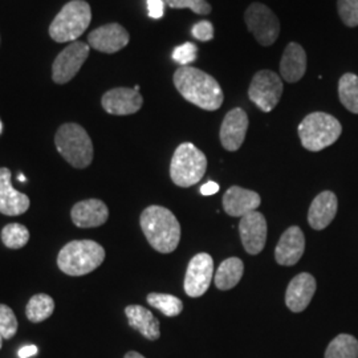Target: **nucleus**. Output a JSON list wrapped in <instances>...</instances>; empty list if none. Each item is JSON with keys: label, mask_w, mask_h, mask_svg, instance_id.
<instances>
[{"label": "nucleus", "mask_w": 358, "mask_h": 358, "mask_svg": "<svg viewBox=\"0 0 358 358\" xmlns=\"http://www.w3.org/2000/svg\"><path fill=\"white\" fill-rule=\"evenodd\" d=\"M174 85L185 100L203 110H217L223 103V90L217 80L194 66H180L174 73Z\"/></svg>", "instance_id": "obj_1"}, {"label": "nucleus", "mask_w": 358, "mask_h": 358, "mask_svg": "<svg viewBox=\"0 0 358 358\" xmlns=\"http://www.w3.org/2000/svg\"><path fill=\"white\" fill-rule=\"evenodd\" d=\"M142 232L155 251L170 254L180 241V224L176 215L162 206H149L140 217Z\"/></svg>", "instance_id": "obj_2"}, {"label": "nucleus", "mask_w": 358, "mask_h": 358, "mask_svg": "<svg viewBox=\"0 0 358 358\" xmlns=\"http://www.w3.org/2000/svg\"><path fill=\"white\" fill-rule=\"evenodd\" d=\"M105 256L103 245L94 241H72L60 250L57 267L68 276H84L99 268Z\"/></svg>", "instance_id": "obj_3"}, {"label": "nucleus", "mask_w": 358, "mask_h": 358, "mask_svg": "<svg viewBox=\"0 0 358 358\" xmlns=\"http://www.w3.org/2000/svg\"><path fill=\"white\" fill-rule=\"evenodd\" d=\"M55 145L57 152L71 166L85 169L93 161V143L87 130L78 124H64L56 131Z\"/></svg>", "instance_id": "obj_4"}, {"label": "nucleus", "mask_w": 358, "mask_h": 358, "mask_svg": "<svg viewBox=\"0 0 358 358\" xmlns=\"http://www.w3.org/2000/svg\"><path fill=\"white\" fill-rule=\"evenodd\" d=\"M297 130L301 145L307 150L320 152L340 138L343 127L333 115L315 112L301 121Z\"/></svg>", "instance_id": "obj_5"}, {"label": "nucleus", "mask_w": 358, "mask_h": 358, "mask_svg": "<svg viewBox=\"0 0 358 358\" xmlns=\"http://www.w3.org/2000/svg\"><path fill=\"white\" fill-rule=\"evenodd\" d=\"M207 169V158L192 142L180 143L170 164V177L179 187H192L201 182Z\"/></svg>", "instance_id": "obj_6"}, {"label": "nucleus", "mask_w": 358, "mask_h": 358, "mask_svg": "<svg viewBox=\"0 0 358 358\" xmlns=\"http://www.w3.org/2000/svg\"><path fill=\"white\" fill-rule=\"evenodd\" d=\"M92 20L90 6L84 0L66 3L50 26V36L56 43L75 41L90 27Z\"/></svg>", "instance_id": "obj_7"}, {"label": "nucleus", "mask_w": 358, "mask_h": 358, "mask_svg": "<svg viewBox=\"0 0 358 358\" xmlns=\"http://www.w3.org/2000/svg\"><path fill=\"white\" fill-rule=\"evenodd\" d=\"M244 20L259 44L269 47L279 38V19L267 6L262 3H252L245 10Z\"/></svg>", "instance_id": "obj_8"}, {"label": "nucleus", "mask_w": 358, "mask_h": 358, "mask_svg": "<svg viewBox=\"0 0 358 358\" xmlns=\"http://www.w3.org/2000/svg\"><path fill=\"white\" fill-rule=\"evenodd\" d=\"M282 94V78L272 71H259L252 78L248 90L250 100L266 113L276 108Z\"/></svg>", "instance_id": "obj_9"}, {"label": "nucleus", "mask_w": 358, "mask_h": 358, "mask_svg": "<svg viewBox=\"0 0 358 358\" xmlns=\"http://www.w3.org/2000/svg\"><path fill=\"white\" fill-rule=\"evenodd\" d=\"M88 56H90L88 44L81 41H73L72 44H69L64 51L57 55V57L55 59V63L52 65L53 81L56 84H66L68 81H71L81 69Z\"/></svg>", "instance_id": "obj_10"}, {"label": "nucleus", "mask_w": 358, "mask_h": 358, "mask_svg": "<svg viewBox=\"0 0 358 358\" xmlns=\"http://www.w3.org/2000/svg\"><path fill=\"white\" fill-rule=\"evenodd\" d=\"M214 275V260L213 257L201 252L192 256L185 275L183 288L190 297H201L207 292Z\"/></svg>", "instance_id": "obj_11"}, {"label": "nucleus", "mask_w": 358, "mask_h": 358, "mask_svg": "<svg viewBox=\"0 0 358 358\" xmlns=\"http://www.w3.org/2000/svg\"><path fill=\"white\" fill-rule=\"evenodd\" d=\"M267 220L259 211H252L241 219L239 234L245 252L257 255L264 250L267 242Z\"/></svg>", "instance_id": "obj_12"}, {"label": "nucleus", "mask_w": 358, "mask_h": 358, "mask_svg": "<svg viewBox=\"0 0 358 358\" xmlns=\"http://www.w3.org/2000/svg\"><path fill=\"white\" fill-rule=\"evenodd\" d=\"M248 129V117L242 108L230 110L220 127V143L229 152H236L241 149L245 140Z\"/></svg>", "instance_id": "obj_13"}, {"label": "nucleus", "mask_w": 358, "mask_h": 358, "mask_svg": "<svg viewBox=\"0 0 358 358\" xmlns=\"http://www.w3.org/2000/svg\"><path fill=\"white\" fill-rule=\"evenodd\" d=\"M128 31L117 23L105 24L92 31L88 36V44L96 51L115 53L129 44Z\"/></svg>", "instance_id": "obj_14"}, {"label": "nucleus", "mask_w": 358, "mask_h": 358, "mask_svg": "<svg viewBox=\"0 0 358 358\" xmlns=\"http://www.w3.org/2000/svg\"><path fill=\"white\" fill-rule=\"evenodd\" d=\"M29 198L26 194L15 190L11 182V171L0 167V214L17 217L29 208Z\"/></svg>", "instance_id": "obj_15"}, {"label": "nucleus", "mask_w": 358, "mask_h": 358, "mask_svg": "<svg viewBox=\"0 0 358 358\" xmlns=\"http://www.w3.org/2000/svg\"><path fill=\"white\" fill-rule=\"evenodd\" d=\"M306 250V236L304 232L292 226L282 232V238L275 248V260L278 264L291 267L300 262Z\"/></svg>", "instance_id": "obj_16"}, {"label": "nucleus", "mask_w": 358, "mask_h": 358, "mask_svg": "<svg viewBox=\"0 0 358 358\" xmlns=\"http://www.w3.org/2000/svg\"><path fill=\"white\" fill-rule=\"evenodd\" d=\"M316 288H317L316 279L310 273L308 272L299 273L288 284V288L285 292V306L294 313L304 312L310 304L313 294L316 292Z\"/></svg>", "instance_id": "obj_17"}, {"label": "nucleus", "mask_w": 358, "mask_h": 358, "mask_svg": "<svg viewBox=\"0 0 358 358\" xmlns=\"http://www.w3.org/2000/svg\"><path fill=\"white\" fill-rule=\"evenodd\" d=\"M105 112L113 115H129L137 113L142 108L143 99L140 92L130 88H115L103 96Z\"/></svg>", "instance_id": "obj_18"}, {"label": "nucleus", "mask_w": 358, "mask_h": 358, "mask_svg": "<svg viewBox=\"0 0 358 358\" xmlns=\"http://www.w3.org/2000/svg\"><path fill=\"white\" fill-rule=\"evenodd\" d=\"M71 217L78 229H94L106 223L109 208L100 199H87L72 207Z\"/></svg>", "instance_id": "obj_19"}, {"label": "nucleus", "mask_w": 358, "mask_h": 358, "mask_svg": "<svg viewBox=\"0 0 358 358\" xmlns=\"http://www.w3.org/2000/svg\"><path fill=\"white\" fill-rule=\"evenodd\" d=\"M262 199L257 192L243 189L241 186H231L223 196L224 213L234 217H243L256 211Z\"/></svg>", "instance_id": "obj_20"}, {"label": "nucleus", "mask_w": 358, "mask_h": 358, "mask_svg": "<svg viewBox=\"0 0 358 358\" xmlns=\"http://www.w3.org/2000/svg\"><path fill=\"white\" fill-rule=\"evenodd\" d=\"M338 199L332 192H322L313 199L308 211V223L313 230L327 229L337 214Z\"/></svg>", "instance_id": "obj_21"}, {"label": "nucleus", "mask_w": 358, "mask_h": 358, "mask_svg": "<svg viewBox=\"0 0 358 358\" xmlns=\"http://www.w3.org/2000/svg\"><path fill=\"white\" fill-rule=\"evenodd\" d=\"M307 72V53L304 48L297 43H289L280 62V73L282 77L289 84L301 80Z\"/></svg>", "instance_id": "obj_22"}, {"label": "nucleus", "mask_w": 358, "mask_h": 358, "mask_svg": "<svg viewBox=\"0 0 358 358\" xmlns=\"http://www.w3.org/2000/svg\"><path fill=\"white\" fill-rule=\"evenodd\" d=\"M125 315L129 325L149 341H157L161 337L159 321L149 309L142 306H128L125 308Z\"/></svg>", "instance_id": "obj_23"}, {"label": "nucleus", "mask_w": 358, "mask_h": 358, "mask_svg": "<svg viewBox=\"0 0 358 358\" xmlns=\"http://www.w3.org/2000/svg\"><path fill=\"white\" fill-rule=\"evenodd\" d=\"M243 262L239 257H229L220 263L215 273V285L220 291H230L242 280Z\"/></svg>", "instance_id": "obj_24"}, {"label": "nucleus", "mask_w": 358, "mask_h": 358, "mask_svg": "<svg viewBox=\"0 0 358 358\" xmlns=\"http://www.w3.org/2000/svg\"><path fill=\"white\" fill-rule=\"evenodd\" d=\"M55 312V300L50 294H38L32 296L27 303L26 316L31 322L48 320Z\"/></svg>", "instance_id": "obj_25"}, {"label": "nucleus", "mask_w": 358, "mask_h": 358, "mask_svg": "<svg viewBox=\"0 0 358 358\" xmlns=\"http://www.w3.org/2000/svg\"><path fill=\"white\" fill-rule=\"evenodd\" d=\"M325 358H358V340L352 334H338L325 350Z\"/></svg>", "instance_id": "obj_26"}, {"label": "nucleus", "mask_w": 358, "mask_h": 358, "mask_svg": "<svg viewBox=\"0 0 358 358\" xmlns=\"http://www.w3.org/2000/svg\"><path fill=\"white\" fill-rule=\"evenodd\" d=\"M338 97L346 109L358 115V76L345 73L338 83Z\"/></svg>", "instance_id": "obj_27"}, {"label": "nucleus", "mask_w": 358, "mask_h": 358, "mask_svg": "<svg viewBox=\"0 0 358 358\" xmlns=\"http://www.w3.org/2000/svg\"><path fill=\"white\" fill-rule=\"evenodd\" d=\"M148 303L150 307L158 309L161 313H164L167 317H176L182 313L183 303L182 300L167 294H148Z\"/></svg>", "instance_id": "obj_28"}, {"label": "nucleus", "mask_w": 358, "mask_h": 358, "mask_svg": "<svg viewBox=\"0 0 358 358\" xmlns=\"http://www.w3.org/2000/svg\"><path fill=\"white\" fill-rule=\"evenodd\" d=\"M3 244L10 250H20L29 241V231L22 223H8L0 234Z\"/></svg>", "instance_id": "obj_29"}, {"label": "nucleus", "mask_w": 358, "mask_h": 358, "mask_svg": "<svg viewBox=\"0 0 358 358\" xmlns=\"http://www.w3.org/2000/svg\"><path fill=\"white\" fill-rule=\"evenodd\" d=\"M17 328L19 324L13 309L6 304H0V333L3 338L11 340L17 332Z\"/></svg>", "instance_id": "obj_30"}, {"label": "nucleus", "mask_w": 358, "mask_h": 358, "mask_svg": "<svg viewBox=\"0 0 358 358\" xmlns=\"http://www.w3.org/2000/svg\"><path fill=\"white\" fill-rule=\"evenodd\" d=\"M338 15L348 27L358 26V0H338Z\"/></svg>", "instance_id": "obj_31"}, {"label": "nucleus", "mask_w": 358, "mask_h": 358, "mask_svg": "<svg viewBox=\"0 0 358 358\" xmlns=\"http://www.w3.org/2000/svg\"><path fill=\"white\" fill-rule=\"evenodd\" d=\"M171 8H189L198 15H208L211 13V6L206 0H165Z\"/></svg>", "instance_id": "obj_32"}, {"label": "nucleus", "mask_w": 358, "mask_h": 358, "mask_svg": "<svg viewBox=\"0 0 358 358\" xmlns=\"http://www.w3.org/2000/svg\"><path fill=\"white\" fill-rule=\"evenodd\" d=\"M196 55H198L196 45L192 43H185L173 51V60L180 64V66H187L196 60Z\"/></svg>", "instance_id": "obj_33"}, {"label": "nucleus", "mask_w": 358, "mask_h": 358, "mask_svg": "<svg viewBox=\"0 0 358 358\" xmlns=\"http://www.w3.org/2000/svg\"><path fill=\"white\" fill-rule=\"evenodd\" d=\"M192 34L199 41H210L214 38V26L207 20H202L192 27Z\"/></svg>", "instance_id": "obj_34"}, {"label": "nucleus", "mask_w": 358, "mask_h": 358, "mask_svg": "<svg viewBox=\"0 0 358 358\" xmlns=\"http://www.w3.org/2000/svg\"><path fill=\"white\" fill-rule=\"evenodd\" d=\"M165 0H148V13L152 19H161L164 16Z\"/></svg>", "instance_id": "obj_35"}, {"label": "nucleus", "mask_w": 358, "mask_h": 358, "mask_svg": "<svg viewBox=\"0 0 358 358\" xmlns=\"http://www.w3.org/2000/svg\"><path fill=\"white\" fill-rule=\"evenodd\" d=\"M219 192V185H217V182H213V180H210V182H207L206 185H203L202 187H201V192L206 195V196H208V195H214V194H217Z\"/></svg>", "instance_id": "obj_36"}, {"label": "nucleus", "mask_w": 358, "mask_h": 358, "mask_svg": "<svg viewBox=\"0 0 358 358\" xmlns=\"http://www.w3.org/2000/svg\"><path fill=\"white\" fill-rule=\"evenodd\" d=\"M38 353V346L35 345H26L23 346L19 350V357L20 358H29L35 356Z\"/></svg>", "instance_id": "obj_37"}, {"label": "nucleus", "mask_w": 358, "mask_h": 358, "mask_svg": "<svg viewBox=\"0 0 358 358\" xmlns=\"http://www.w3.org/2000/svg\"><path fill=\"white\" fill-rule=\"evenodd\" d=\"M124 358H145L142 355H140L138 352H134V350H130L128 352L127 355H125V357Z\"/></svg>", "instance_id": "obj_38"}, {"label": "nucleus", "mask_w": 358, "mask_h": 358, "mask_svg": "<svg viewBox=\"0 0 358 358\" xmlns=\"http://www.w3.org/2000/svg\"><path fill=\"white\" fill-rule=\"evenodd\" d=\"M17 179H19V180H22V182H26V177H24L23 174H19V177H17Z\"/></svg>", "instance_id": "obj_39"}, {"label": "nucleus", "mask_w": 358, "mask_h": 358, "mask_svg": "<svg viewBox=\"0 0 358 358\" xmlns=\"http://www.w3.org/2000/svg\"><path fill=\"white\" fill-rule=\"evenodd\" d=\"M3 336H1V333H0V349H1V346H3Z\"/></svg>", "instance_id": "obj_40"}, {"label": "nucleus", "mask_w": 358, "mask_h": 358, "mask_svg": "<svg viewBox=\"0 0 358 358\" xmlns=\"http://www.w3.org/2000/svg\"><path fill=\"white\" fill-rule=\"evenodd\" d=\"M1 131H3V125H1V121H0V134H1Z\"/></svg>", "instance_id": "obj_41"}]
</instances>
